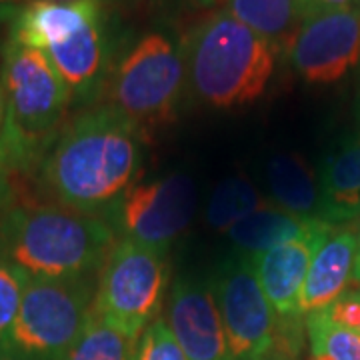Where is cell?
<instances>
[{
	"instance_id": "cell-1",
	"label": "cell",
	"mask_w": 360,
	"mask_h": 360,
	"mask_svg": "<svg viewBox=\"0 0 360 360\" xmlns=\"http://www.w3.org/2000/svg\"><path fill=\"white\" fill-rule=\"evenodd\" d=\"M142 136L112 104L92 108L52 142L40 179L60 206L94 217L115 212L141 174Z\"/></svg>"
},
{
	"instance_id": "cell-2",
	"label": "cell",
	"mask_w": 360,
	"mask_h": 360,
	"mask_svg": "<svg viewBox=\"0 0 360 360\" xmlns=\"http://www.w3.org/2000/svg\"><path fill=\"white\" fill-rule=\"evenodd\" d=\"M115 240L103 217L60 205H11L0 212V264L26 278L90 276Z\"/></svg>"
},
{
	"instance_id": "cell-3",
	"label": "cell",
	"mask_w": 360,
	"mask_h": 360,
	"mask_svg": "<svg viewBox=\"0 0 360 360\" xmlns=\"http://www.w3.org/2000/svg\"><path fill=\"white\" fill-rule=\"evenodd\" d=\"M182 56L194 94L214 108H234L262 96L276 49L226 11L194 30Z\"/></svg>"
},
{
	"instance_id": "cell-4",
	"label": "cell",
	"mask_w": 360,
	"mask_h": 360,
	"mask_svg": "<svg viewBox=\"0 0 360 360\" xmlns=\"http://www.w3.org/2000/svg\"><path fill=\"white\" fill-rule=\"evenodd\" d=\"M0 84L6 96L2 150L14 168L42 155L72 101L44 52L11 39L2 49Z\"/></svg>"
},
{
	"instance_id": "cell-5",
	"label": "cell",
	"mask_w": 360,
	"mask_h": 360,
	"mask_svg": "<svg viewBox=\"0 0 360 360\" xmlns=\"http://www.w3.org/2000/svg\"><path fill=\"white\" fill-rule=\"evenodd\" d=\"M90 276L26 278L20 307L0 336V360H66L94 310Z\"/></svg>"
},
{
	"instance_id": "cell-6",
	"label": "cell",
	"mask_w": 360,
	"mask_h": 360,
	"mask_svg": "<svg viewBox=\"0 0 360 360\" xmlns=\"http://www.w3.org/2000/svg\"><path fill=\"white\" fill-rule=\"evenodd\" d=\"M167 284V252L122 238L101 269L94 312L136 342L156 319Z\"/></svg>"
},
{
	"instance_id": "cell-7",
	"label": "cell",
	"mask_w": 360,
	"mask_h": 360,
	"mask_svg": "<svg viewBox=\"0 0 360 360\" xmlns=\"http://www.w3.org/2000/svg\"><path fill=\"white\" fill-rule=\"evenodd\" d=\"M184 56L162 34L142 37L112 78V106L144 132L170 122L184 89Z\"/></svg>"
},
{
	"instance_id": "cell-8",
	"label": "cell",
	"mask_w": 360,
	"mask_h": 360,
	"mask_svg": "<svg viewBox=\"0 0 360 360\" xmlns=\"http://www.w3.org/2000/svg\"><path fill=\"white\" fill-rule=\"evenodd\" d=\"M232 360H274L278 314L274 312L250 260H226L212 281Z\"/></svg>"
},
{
	"instance_id": "cell-9",
	"label": "cell",
	"mask_w": 360,
	"mask_h": 360,
	"mask_svg": "<svg viewBox=\"0 0 360 360\" xmlns=\"http://www.w3.org/2000/svg\"><path fill=\"white\" fill-rule=\"evenodd\" d=\"M196 186L186 174H168L134 184L115 210L124 238L168 252V246L191 226L196 212Z\"/></svg>"
},
{
	"instance_id": "cell-10",
	"label": "cell",
	"mask_w": 360,
	"mask_h": 360,
	"mask_svg": "<svg viewBox=\"0 0 360 360\" xmlns=\"http://www.w3.org/2000/svg\"><path fill=\"white\" fill-rule=\"evenodd\" d=\"M290 63L309 84H333L360 63V8L319 14L298 26Z\"/></svg>"
},
{
	"instance_id": "cell-11",
	"label": "cell",
	"mask_w": 360,
	"mask_h": 360,
	"mask_svg": "<svg viewBox=\"0 0 360 360\" xmlns=\"http://www.w3.org/2000/svg\"><path fill=\"white\" fill-rule=\"evenodd\" d=\"M168 321L186 360H232L212 288L179 278L170 295Z\"/></svg>"
},
{
	"instance_id": "cell-12",
	"label": "cell",
	"mask_w": 360,
	"mask_h": 360,
	"mask_svg": "<svg viewBox=\"0 0 360 360\" xmlns=\"http://www.w3.org/2000/svg\"><path fill=\"white\" fill-rule=\"evenodd\" d=\"M333 231L335 224L322 222L309 234L286 240L252 260L258 283L281 319L302 316L300 296H302V286L309 274L310 262Z\"/></svg>"
},
{
	"instance_id": "cell-13",
	"label": "cell",
	"mask_w": 360,
	"mask_h": 360,
	"mask_svg": "<svg viewBox=\"0 0 360 360\" xmlns=\"http://www.w3.org/2000/svg\"><path fill=\"white\" fill-rule=\"evenodd\" d=\"M56 72L65 80L72 101H90L103 84L108 60V40L104 28V14L94 18L82 30L46 49Z\"/></svg>"
},
{
	"instance_id": "cell-14",
	"label": "cell",
	"mask_w": 360,
	"mask_h": 360,
	"mask_svg": "<svg viewBox=\"0 0 360 360\" xmlns=\"http://www.w3.org/2000/svg\"><path fill=\"white\" fill-rule=\"evenodd\" d=\"M356 260V231L350 226H335L316 250L302 286L300 312L310 314L328 309L352 284Z\"/></svg>"
},
{
	"instance_id": "cell-15",
	"label": "cell",
	"mask_w": 360,
	"mask_h": 360,
	"mask_svg": "<svg viewBox=\"0 0 360 360\" xmlns=\"http://www.w3.org/2000/svg\"><path fill=\"white\" fill-rule=\"evenodd\" d=\"M98 16H103L101 0H84L72 4L32 0L14 14L11 39L44 52L52 44L82 30Z\"/></svg>"
},
{
	"instance_id": "cell-16",
	"label": "cell",
	"mask_w": 360,
	"mask_h": 360,
	"mask_svg": "<svg viewBox=\"0 0 360 360\" xmlns=\"http://www.w3.org/2000/svg\"><path fill=\"white\" fill-rule=\"evenodd\" d=\"M266 180L270 196L283 210L304 219L326 220L321 179H316L302 156L295 153L274 155L266 165Z\"/></svg>"
},
{
	"instance_id": "cell-17",
	"label": "cell",
	"mask_w": 360,
	"mask_h": 360,
	"mask_svg": "<svg viewBox=\"0 0 360 360\" xmlns=\"http://www.w3.org/2000/svg\"><path fill=\"white\" fill-rule=\"evenodd\" d=\"M322 222L326 220L296 217L288 210H283L281 206H264L236 222L229 231V238L232 246L238 248V257H245L252 262L270 248L309 234Z\"/></svg>"
},
{
	"instance_id": "cell-18",
	"label": "cell",
	"mask_w": 360,
	"mask_h": 360,
	"mask_svg": "<svg viewBox=\"0 0 360 360\" xmlns=\"http://www.w3.org/2000/svg\"><path fill=\"white\" fill-rule=\"evenodd\" d=\"M321 186L330 224L340 226L360 219V139L347 142L324 160Z\"/></svg>"
},
{
	"instance_id": "cell-19",
	"label": "cell",
	"mask_w": 360,
	"mask_h": 360,
	"mask_svg": "<svg viewBox=\"0 0 360 360\" xmlns=\"http://www.w3.org/2000/svg\"><path fill=\"white\" fill-rule=\"evenodd\" d=\"M229 13L274 49L290 44L300 26L296 0H229Z\"/></svg>"
},
{
	"instance_id": "cell-20",
	"label": "cell",
	"mask_w": 360,
	"mask_h": 360,
	"mask_svg": "<svg viewBox=\"0 0 360 360\" xmlns=\"http://www.w3.org/2000/svg\"><path fill=\"white\" fill-rule=\"evenodd\" d=\"M258 188L245 176L222 180L210 194L206 206V222L212 231H231L236 222L264 208Z\"/></svg>"
},
{
	"instance_id": "cell-21",
	"label": "cell",
	"mask_w": 360,
	"mask_h": 360,
	"mask_svg": "<svg viewBox=\"0 0 360 360\" xmlns=\"http://www.w3.org/2000/svg\"><path fill=\"white\" fill-rule=\"evenodd\" d=\"M307 333L314 360H360V330L333 322L324 309L307 314Z\"/></svg>"
},
{
	"instance_id": "cell-22",
	"label": "cell",
	"mask_w": 360,
	"mask_h": 360,
	"mask_svg": "<svg viewBox=\"0 0 360 360\" xmlns=\"http://www.w3.org/2000/svg\"><path fill=\"white\" fill-rule=\"evenodd\" d=\"M66 360H134V340L116 330L92 310Z\"/></svg>"
},
{
	"instance_id": "cell-23",
	"label": "cell",
	"mask_w": 360,
	"mask_h": 360,
	"mask_svg": "<svg viewBox=\"0 0 360 360\" xmlns=\"http://www.w3.org/2000/svg\"><path fill=\"white\" fill-rule=\"evenodd\" d=\"M134 360H186V356L170 326L162 319H155L139 336Z\"/></svg>"
},
{
	"instance_id": "cell-24",
	"label": "cell",
	"mask_w": 360,
	"mask_h": 360,
	"mask_svg": "<svg viewBox=\"0 0 360 360\" xmlns=\"http://www.w3.org/2000/svg\"><path fill=\"white\" fill-rule=\"evenodd\" d=\"M25 276L0 264V336L4 335L20 307Z\"/></svg>"
},
{
	"instance_id": "cell-25",
	"label": "cell",
	"mask_w": 360,
	"mask_h": 360,
	"mask_svg": "<svg viewBox=\"0 0 360 360\" xmlns=\"http://www.w3.org/2000/svg\"><path fill=\"white\" fill-rule=\"evenodd\" d=\"M328 312L330 321L360 330V286H354L352 290H347L342 296H338L335 302L324 309Z\"/></svg>"
},
{
	"instance_id": "cell-26",
	"label": "cell",
	"mask_w": 360,
	"mask_h": 360,
	"mask_svg": "<svg viewBox=\"0 0 360 360\" xmlns=\"http://www.w3.org/2000/svg\"><path fill=\"white\" fill-rule=\"evenodd\" d=\"M354 0H296L298 4V14H300V25L309 20L312 16H319L333 11H342L352 6Z\"/></svg>"
},
{
	"instance_id": "cell-27",
	"label": "cell",
	"mask_w": 360,
	"mask_h": 360,
	"mask_svg": "<svg viewBox=\"0 0 360 360\" xmlns=\"http://www.w3.org/2000/svg\"><path fill=\"white\" fill-rule=\"evenodd\" d=\"M14 167L11 165L6 153L0 148V212L4 208L11 206V198H13V186H11V172Z\"/></svg>"
},
{
	"instance_id": "cell-28",
	"label": "cell",
	"mask_w": 360,
	"mask_h": 360,
	"mask_svg": "<svg viewBox=\"0 0 360 360\" xmlns=\"http://www.w3.org/2000/svg\"><path fill=\"white\" fill-rule=\"evenodd\" d=\"M4 134H6V96H4V90L0 84V148H2Z\"/></svg>"
},
{
	"instance_id": "cell-29",
	"label": "cell",
	"mask_w": 360,
	"mask_h": 360,
	"mask_svg": "<svg viewBox=\"0 0 360 360\" xmlns=\"http://www.w3.org/2000/svg\"><path fill=\"white\" fill-rule=\"evenodd\" d=\"M356 260H354V276H352V284L360 286V219L356 224Z\"/></svg>"
},
{
	"instance_id": "cell-30",
	"label": "cell",
	"mask_w": 360,
	"mask_h": 360,
	"mask_svg": "<svg viewBox=\"0 0 360 360\" xmlns=\"http://www.w3.org/2000/svg\"><path fill=\"white\" fill-rule=\"evenodd\" d=\"M44 2H60V4H72V2H84V0H44Z\"/></svg>"
},
{
	"instance_id": "cell-31",
	"label": "cell",
	"mask_w": 360,
	"mask_h": 360,
	"mask_svg": "<svg viewBox=\"0 0 360 360\" xmlns=\"http://www.w3.org/2000/svg\"><path fill=\"white\" fill-rule=\"evenodd\" d=\"M352 6H359L360 8V0H354V2H352Z\"/></svg>"
}]
</instances>
